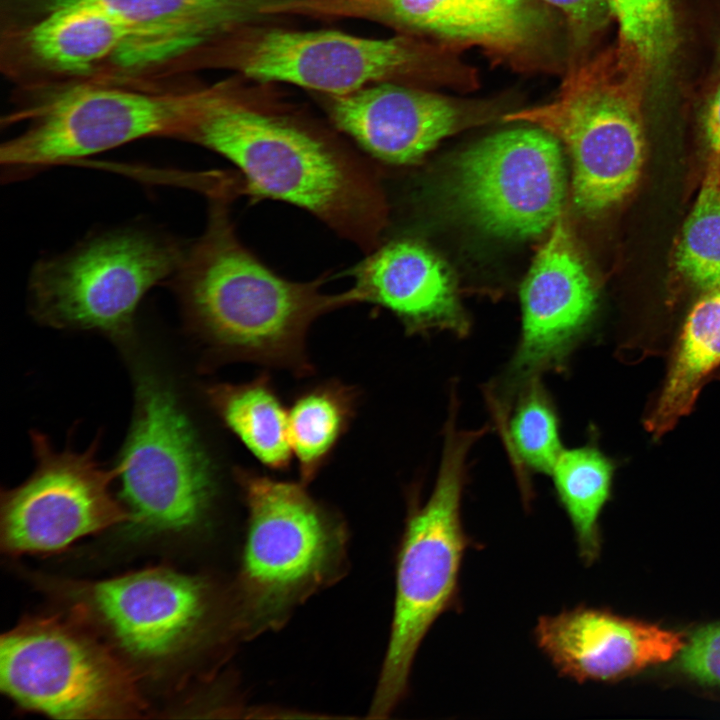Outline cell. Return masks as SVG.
<instances>
[{"mask_svg": "<svg viewBox=\"0 0 720 720\" xmlns=\"http://www.w3.org/2000/svg\"><path fill=\"white\" fill-rule=\"evenodd\" d=\"M349 274L357 303L384 307L410 334L444 330L463 337L469 331L448 268L415 240L382 242Z\"/></svg>", "mask_w": 720, "mask_h": 720, "instance_id": "ac0fdd59", "label": "cell"}, {"mask_svg": "<svg viewBox=\"0 0 720 720\" xmlns=\"http://www.w3.org/2000/svg\"><path fill=\"white\" fill-rule=\"evenodd\" d=\"M34 472L2 490L0 544L9 555L60 552L77 540L132 516L111 492L116 467L97 460L98 439L83 452L56 450L39 432L31 434Z\"/></svg>", "mask_w": 720, "mask_h": 720, "instance_id": "7c38bea8", "label": "cell"}, {"mask_svg": "<svg viewBox=\"0 0 720 720\" xmlns=\"http://www.w3.org/2000/svg\"><path fill=\"white\" fill-rule=\"evenodd\" d=\"M69 592L82 620L130 659L155 667L192 652L213 611L208 583L167 567L78 583Z\"/></svg>", "mask_w": 720, "mask_h": 720, "instance_id": "4fadbf2b", "label": "cell"}, {"mask_svg": "<svg viewBox=\"0 0 720 720\" xmlns=\"http://www.w3.org/2000/svg\"><path fill=\"white\" fill-rule=\"evenodd\" d=\"M562 11L577 32L601 28L611 15L606 0H544Z\"/></svg>", "mask_w": 720, "mask_h": 720, "instance_id": "f1b7e54d", "label": "cell"}, {"mask_svg": "<svg viewBox=\"0 0 720 720\" xmlns=\"http://www.w3.org/2000/svg\"><path fill=\"white\" fill-rule=\"evenodd\" d=\"M116 469L138 533L192 528L210 507V459L174 389L156 372L137 374L133 419Z\"/></svg>", "mask_w": 720, "mask_h": 720, "instance_id": "9c48e42d", "label": "cell"}, {"mask_svg": "<svg viewBox=\"0 0 720 720\" xmlns=\"http://www.w3.org/2000/svg\"><path fill=\"white\" fill-rule=\"evenodd\" d=\"M596 292L562 217L540 247L521 292L519 341L492 389V407L515 397L547 372L562 373L596 307Z\"/></svg>", "mask_w": 720, "mask_h": 720, "instance_id": "5bb4252c", "label": "cell"}, {"mask_svg": "<svg viewBox=\"0 0 720 720\" xmlns=\"http://www.w3.org/2000/svg\"><path fill=\"white\" fill-rule=\"evenodd\" d=\"M682 671L707 685H720V623L697 630L680 655Z\"/></svg>", "mask_w": 720, "mask_h": 720, "instance_id": "83f0119b", "label": "cell"}, {"mask_svg": "<svg viewBox=\"0 0 720 720\" xmlns=\"http://www.w3.org/2000/svg\"><path fill=\"white\" fill-rule=\"evenodd\" d=\"M179 42L89 9L9 20L1 33L2 72L21 88L98 81L146 85L174 74Z\"/></svg>", "mask_w": 720, "mask_h": 720, "instance_id": "30bf717a", "label": "cell"}, {"mask_svg": "<svg viewBox=\"0 0 720 720\" xmlns=\"http://www.w3.org/2000/svg\"><path fill=\"white\" fill-rule=\"evenodd\" d=\"M242 193L235 180L207 192L208 217L169 280L189 329L226 356L311 369L306 337L321 316L357 304L350 288L331 294L324 276L287 279L268 267L238 237L229 204Z\"/></svg>", "mask_w": 720, "mask_h": 720, "instance_id": "7a4b0ae2", "label": "cell"}, {"mask_svg": "<svg viewBox=\"0 0 720 720\" xmlns=\"http://www.w3.org/2000/svg\"><path fill=\"white\" fill-rule=\"evenodd\" d=\"M355 397L342 384H322L301 394L288 411V435L303 482L326 463L353 416Z\"/></svg>", "mask_w": 720, "mask_h": 720, "instance_id": "cb8c5ba5", "label": "cell"}, {"mask_svg": "<svg viewBox=\"0 0 720 720\" xmlns=\"http://www.w3.org/2000/svg\"><path fill=\"white\" fill-rule=\"evenodd\" d=\"M21 89L4 120L23 125L1 146L9 179L147 137L182 140L205 90L98 81Z\"/></svg>", "mask_w": 720, "mask_h": 720, "instance_id": "277c9868", "label": "cell"}, {"mask_svg": "<svg viewBox=\"0 0 720 720\" xmlns=\"http://www.w3.org/2000/svg\"><path fill=\"white\" fill-rule=\"evenodd\" d=\"M533 634L558 674L579 683L619 680L685 645L680 633L585 606L541 616Z\"/></svg>", "mask_w": 720, "mask_h": 720, "instance_id": "2e32d148", "label": "cell"}, {"mask_svg": "<svg viewBox=\"0 0 720 720\" xmlns=\"http://www.w3.org/2000/svg\"><path fill=\"white\" fill-rule=\"evenodd\" d=\"M185 249L167 233L144 226L91 236L34 265L28 284L31 312L54 328L125 339L143 297L171 279Z\"/></svg>", "mask_w": 720, "mask_h": 720, "instance_id": "8992f818", "label": "cell"}, {"mask_svg": "<svg viewBox=\"0 0 720 720\" xmlns=\"http://www.w3.org/2000/svg\"><path fill=\"white\" fill-rule=\"evenodd\" d=\"M207 400L223 424L265 466L286 469L292 458L286 411L270 383L260 377L242 384L208 387Z\"/></svg>", "mask_w": 720, "mask_h": 720, "instance_id": "7402d4cb", "label": "cell"}, {"mask_svg": "<svg viewBox=\"0 0 720 720\" xmlns=\"http://www.w3.org/2000/svg\"><path fill=\"white\" fill-rule=\"evenodd\" d=\"M292 0H2L10 19L64 9L104 13L141 31L205 53L224 35L258 16L286 12Z\"/></svg>", "mask_w": 720, "mask_h": 720, "instance_id": "d6986e66", "label": "cell"}, {"mask_svg": "<svg viewBox=\"0 0 720 720\" xmlns=\"http://www.w3.org/2000/svg\"><path fill=\"white\" fill-rule=\"evenodd\" d=\"M340 14L373 16L500 51L528 44L537 15L528 0H332Z\"/></svg>", "mask_w": 720, "mask_h": 720, "instance_id": "ffe728a7", "label": "cell"}, {"mask_svg": "<svg viewBox=\"0 0 720 720\" xmlns=\"http://www.w3.org/2000/svg\"><path fill=\"white\" fill-rule=\"evenodd\" d=\"M327 111L338 130L375 161L416 164L470 118L454 101L391 83L330 97Z\"/></svg>", "mask_w": 720, "mask_h": 720, "instance_id": "e0dca14e", "label": "cell"}, {"mask_svg": "<svg viewBox=\"0 0 720 720\" xmlns=\"http://www.w3.org/2000/svg\"><path fill=\"white\" fill-rule=\"evenodd\" d=\"M682 276L705 292L720 287V168L712 166L684 224L675 255Z\"/></svg>", "mask_w": 720, "mask_h": 720, "instance_id": "4316f807", "label": "cell"}, {"mask_svg": "<svg viewBox=\"0 0 720 720\" xmlns=\"http://www.w3.org/2000/svg\"><path fill=\"white\" fill-rule=\"evenodd\" d=\"M560 142L536 126L486 137L461 153L451 176L456 204L505 238L542 234L560 216L566 174Z\"/></svg>", "mask_w": 720, "mask_h": 720, "instance_id": "8fae6325", "label": "cell"}, {"mask_svg": "<svg viewBox=\"0 0 720 720\" xmlns=\"http://www.w3.org/2000/svg\"><path fill=\"white\" fill-rule=\"evenodd\" d=\"M614 470V463L599 448L586 444L564 448L549 474L587 565L601 549L598 520L610 497Z\"/></svg>", "mask_w": 720, "mask_h": 720, "instance_id": "603a6c76", "label": "cell"}, {"mask_svg": "<svg viewBox=\"0 0 720 720\" xmlns=\"http://www.w3.org/2000/svg\"><path fill=\"white\" fill-rule=\"evenodd\" d=\"M501 430L513 462L522 470L549 475L564 447L560 418L542 379L516 396Z\"/></svg>", "mask_w": 720, "mask_h": 720, "instance_id": "484cf974", "label": "cell"}, {"mask_svg": "<svg viewBox=\"0 0 720 720\" xmlns=\"http://www.w3.org/2000/svg\"><path fill=\"white\" fill-rule=\"evenodd\" d=\"M182 140L231 162L246 194L301 208L366 254L383 242L389 204L380 174L331 132L216 85Z\"/></svg>", "mask_w": 720, "mask_h": 720, "instance_id": "6da1fadb", "label": "cell"}, {"mask_svg": "<svg viewBox=\"0 0 720 720\" xmlns=\"http://www.w3.org/2000/svg\"><path fill=\"white\" fill-rule=\"evenodd\" d=\"M215 64L260 81L286 82L333 96L355 92L414 68L418 48L404 38L371 39L338 31L257 33L225 49Z\"/></svg>", "mask_w": 720, "mask_h": 720, "instance_id": "9a60e30c", "label": "cell"}, {"mask_svg": "<svg viewBox=\"0 0 720 720\" xmlns=\"http://www.w3.org/2000/svg\"><path fill=\"white\" fill-rule=\"evenodd\" d=\"M720 364V287L699 299L683 325L658 401L646 421L659 437L687 415L709 375Z\"/></svg>", "mask_w": 720, "mask_h": 720, "instance_id": "44dd1931", "label": "cell"}, {"mask_svg": "<svg viewBox=\"0 0 720 720\" xmlns=\"http://www.w3.org/2000/svg\"><path fill=\"white\" fill-rule=\"evenodd\" d=\"M642 76L622 56L573 72L551 102L504 116L541 128L572 162V198L586 214L604 212L636 187L645 158Z\"/></svg>", "mask_w": 720, "mask_h": 720, "instance_id": "5b68a950", "label": "cell"}, {"mask_svg": "<svg viewBox=\"0 0 720 720\" xmlns=\"http://www.w3.org/2000/svg\"><path fill=\"white\" fill-rule=\"evenodd\" d=\"M0 687L23 709L57 719L133 718L145 708L120 656L59 616L26 618L2 635Z\"/></svg>", "mask_w": 720, "mask_h": 720, "instance_id": "ba28073f", "label": "cell"}, {"mask_svg": "<svg viewBox=\"0 0 720 720\" xmlns=\"http://www.w3.org/2000/svg\"><path fill=\"white\" fill-rule=\"evenodd\" d=\"M456 420L457 407L451 406L434 487L406 522L396 564L390 638L371 717H387L401 701L422 640L458 601L460 569L471 544L461 519L468 455L487 428L463 430Z\"/></svg>", "mask_w": 720, "mask_h": 720, "instance_id": "3957f363", "label": "cell"}, {"mask_svg": "<svg viewBox=\"0 0 720 720\" xmlns=\"http://www.w3.org/2000/svg\"><path fill=\"white\" fill-rule=\"evenodd\" d=\"M237 479L248 508L244 614L259 631L279 624L334 576L344 542L336 522L301 485L242 470Z\"/></svg>", "mask_w": 720, "mask_h": 720, "instance_id": "52a82bcc", "label": "cell"}, {"mask_svg": "<svg viewBox=\"0 0 720 720\" xmlns=\"http://www.w3.org/2000/svg\"><path fill=\"white\" fill-rule=\"evenodd\" d=\"M619 27L621 54L645 78L670 67L678 45L674 0H606Z\"/></svg>", "mask_w": 720, "mask_h": 720, "instance_id": "d4e9b609", "label": "cell"}, {"mask_svg": "<svg viewBox=\"0 0 720 720\" xmlns=\"http://www.w3.org/2000/svg\"><path fill=\"white\" fill-rule=\"evenodd\" d=\"M704 130L709 147L720 160V84L707 105Z\"/></svg>", "mask_w": 720, "mask_h": 720, "instance_id": "f546056e", "label": "cell"}]
</instances>
